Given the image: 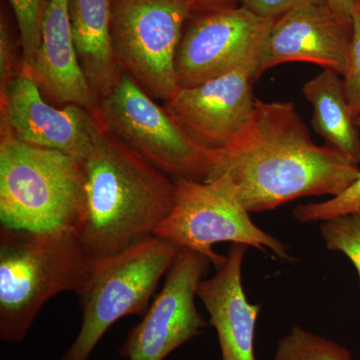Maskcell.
<instances>
[{"mask_svg": "<svg viewBox=\"0 0 360 360\" xmlns=\"http://www.w3.org/2000/svg\"><path fill=\"white\" fill-rule=\"evenodd\" d=\"M355 122L360 127V116ZM356 212H360V176L340 195L322 202L296 206L293 215L300 222H322Z\"/></svg>", "mask_w": 360, "mask_h": 360, "instance_id": "21", "label": "cell"}, {"mask_svg": "<svg viewBox=\"0 0 360 360\" xmlns=\"http://www.w3.org/2000/svg\"><path fill=\"white\" fill-rule=\"evenodd\" d=\"M111 2L70 0L78 59L97 101L115 89L123 75L111 44Z\"/></svg>", "mask_w": 360, "mask_h": 360, "instance_id": "16", "label": "cell"}, {"mask_svg": "<svg viewBox=\"0 0 360 360\" xmlns=\"http://www.w3.org/2000/svg\"><path fill=\"white\" fill-rule=\"evenodd\" d=\"M248 248L232 245L225 264L198 288L217 331L221 360H257L255 328L262 307L248 302L243 290L241 269Z\"/></svg>", "mask_w": 360, "mask_h": 360, "instance_id": "15", "label": "cell"}, {"mask_svg": "<svg viewBox=\"0 0 360 360\" xmlns=\"http://www.w3.org/2000/svg\"><path fill=\"white\" fill-rule=\"evenodd\" d=\"M181 248L153 236L122 252L94 260L79 296L82 322L61 360H89L99 341L127 315L143 316L160 281Z\"/></svg>", "mask_w": 360, "mask_h": 360, "instance_id": "5", "label": "cell"}, {"mask_svg": "<svg viewBox=\"0 0 360 360\" xmlns=\"http://www.w3.org/2000/svg\"><path fill=\"white\" fill-rule=\"evenodd\" d=\"M20 40L14 39L13 33L1 15L0 22V89H4L13 79L25 65Z\"/></svg>", "mask_w": 360, "mask_h": 360, "instance_id": "23", "label": "cell"}, {"mask_svg": "<svg viewBox=\"0 0 360 360\" xmlns=\"http://www.w3.org/2000/svg\"><path fill=\"white\" fill-rule=\"evenodd\" d=\"M240 1H241V4H243V2L245 1V0H240Z\"/></svg>", "mask_w": 360, "mask_h": 360, "instance_id": "27", "label": "cell"}, {"mask_svg": "<svg viewBox=\"0 0 360 360\" xmlns=\"http://www.w3.org/2000/svg\"><path fill=\"white\" fill-rule=\"evenodd\" d=\"M94 266L77 231L0 227V340H25L45 303L77 292Z\"/></svg>", "mask_w": 360, "mask_h": 360, "instance_id": "3", "label": "cell"}, {"mask_svg": "<svg viewBox=\"0 0 360 360\" xmlns=\"http://www.w3.org/2000/svg\"><path fill=\"white\" fill-rule=\"evenodd\" d=\"M257 60L205 84L179 89L162 108L202 148H224L243 129L255 108Z\"/></svg>", "mask_w": 360, "mask_h": 360, "instance_id": "12", "label": "cell"}, {"mask_svg": "<svg viewBox=\"0 0 360 360\" xmlns=\"http://www.w3.org/2000/svg\"><path fill=\"white\" fill-rule=\"evenodd\" d=\"M176 200L174 208L155 232L179 248H188L207 257L219 269L226 255H219L213 245L219 243L267 250L293 262L288 248L251 220L250 212L238 195V187L229 174L210 181L174 179Z\"/></svg>", "mask_w": 360, "mask_h": 360, "instance_id": "6", "label": "cell"}, {"mask_svg": "<svg viewBox=\"0 0 360 360\" xmlns=\"http://www.w3.org/2000/svg\"><path fill=\"white\" fill-rule=\"evenodd\" d=\"M196 15L240 6V0H193Z\"/></svg>", "mask_w": 360, "mask_h": 360, "instance_id": "26", "label": "cell"}, {"mask_svg": "<svg viewBox=\"0 0 360 360\" xmlns=\"http://www.w3.org/2000/svg\"><path fill=\"white\" fill-rule=\"evenodd\" d=\"M302 94L314 108L311 125L314 131L326 146L359 165V127L348 108L340 73L323 68L303 85Z\"/></svg>", "mask_w": 360, "mask_h": 360, "instance_id": "17", "label": "cell"}, {"mask_svg": "<svg viewBox=\"0 0 360 360\" xmlns=\"http://www.w3.org/2000/svg\"><path fill=\"white\" fill-rule=\"evenodd\" d=\"M342 82L348 108L356 122L360 116V0L352 15V44Z\"/></svg>", "mask_w": 360, "mask_h": 360, "instance_id": "22", "label": "cell"}, {"mask_svg": "<svg viewBox=\"0 0 360 360\" xmlns=\"http://www.w3.org/2000/svg\"><path fill=\"white\" fill-rule=\"evenodd\" d=\"M305 4H328V0H245L241 6L264 18H276Z\"/></svg>", "mask_w": 360, "mask_h": 360, "instance_id": "24", "label": "cell"}, {"mask_svg": "<svg viewBox=\"0 0 360 360\" xmlns=\"http://www.w3.org/2000/svg\"><path fill=\"white\" fill-rule=\"evenodd\" d=\"M352 27L343 25L328 4H305L274 20L258 58L257 79L288 63H309L340 73L347 70Z\"/></svg>", "mask_w": 360, "mask_h": 360, "instance_id": "13", "label": "cell"}, {"mask_svg": "<svg viewBox=\"0 0 360 360\" xmlns=\"http://www.w3.org/2000/svg\"><path fill=\"white\" fill-rule=\"evenodd\" d=\"M195 14L193 0H112L113 52L151 98L165 103L179 89L175 60L182 30Z\"/></svg>", "mask_w": 360, "mask_h": 360, "instance_id": "7", "label": "cell"}, {"mask_svg": "<svg viewBox=\"0 0 360 360\" xmlns=\"http://www.w3.org/2000/svg\"><path fill=\"white\" fill-rule=\"evenodd\" d=\"M96 112L104 129L172 179H210L217 151L196 143L127 73Z\"/></svg>", "mask_w": 360, "mask_h": 360, "instance_id": "8", "label": "cell"}, {"mask_svg": "<svg viewBox=\"0 0 360 360\" xmlns=\"http://www.w3.org/2000/svg\"><path fill=\"white\" fill-rule=\"evenodd\" d=\"M357 2L359 0H328V6L343 25L352 27V15Z\"/></svg>", "mask_w": 360, "mask_h": 360, "instance_id": "25", "label": "cell"}, {"mask_svg": "<svg viewBox=\"0 0 360 360\" xmlns=\"http://www.w3.org/2000/svg\"><path fill=\"white\" fill-rule=\"evenodd\" d=\"M321 232L328 250L340 251L354 264L360 283V212L322 221Z\"/></svg>", "mask_w": 360, "mask_h": 360, "instance_id": "19", "label": "cell"}, {"mask_svg": "<svg viewBox=\"0 0 360 360\" xmlns=\"http://www.w3.org/2000/svg\"><path fill=\"white\" fill-rule=\"evenodd\" d=\"M103 129L94 111L47 103L25 63L0 89V130L30 146L53 149L82 162Z\"/></svg>", "mask_w": 360, "mask_h": 360, "instance_id": "11", "label": "cell"}, {"mask_svg": "<svg viewBox=\"0 0 360 360\" xmlns=\"http://www.w3.org/2000/svg\"><path fill=\"white\" fill-rule=\"evenodd\" d=\"M215 151L207 181L229 174L250 212L276 210L304 196L335 198L360 176L359 165L347 155L315 143L291 103L255 99L243 129Z\"/></svg>", "mask_w": 360, "mask_h": 360, "instance_id": "1", "label": "cell"}, {"mask_svg": "<svg viewBox=\"0 0 360 360\" xmlns=\"http://www.w3.org/2000/svg\"><path fill=\"white\" fill-rule=\"evenodd\" d=\"M210 264L200 253L181 248L168 270L165 285L120 348L129 360H165L207 328L194 298Z\"/></svg>", "mask_w": 360, "mask_h": 360, "instance_id": "10", "label": "cell"}, {"mask_svg": "<svg viewBox=\"0 0 360 360\" xmlns=\"http://www.w3.org/2000/svg\"><path fill=\"white\" fill-rule=\"evenodd\" d=\"M82 172L84 207L77 234L94 260L153 238L174 208V179L104 127Z\"/></svg>", "mask_w": 360, "mask_h": 360, "instance_id": "2", "label": "cell"}, {"mask_svg": "<svg viewBox=\"0 0 360 360\" xmlns=\"http://www.w3.org/2000/svg\"><path fill=\"white\" fill-rule=\"evenodd\" d=\"M18 23L25 63L32 68L39 51L41 25L49 0H8Z\"/></svg>", "mask_w": 360, "mask_h": 360, "instance_id": "20", "label": "cell"}, {"mask_svg": "<svg viewBox=\"0 0 360 360\" xmlns=\"http://www.w3.org/2000/svg\"><path fill=\"white\" fill-rule=\"evenodd\" d=\"M274 360H352V356L338 342L293 326L277 343Z\"/></svg>", "mask_w": 360, "mask_h": 360, "instance_id": "18", "label": "cell"}, {"mask_svg": "<svg viewBox=\"0 0 360 360\" xmlns=\"http://www.w3.org/2000/svg\"><path fill=\"white\" fill-rule=\"evenodd\" d=\"M42 96L56 106L75 104L96 112V96L78 59L70 0H49L41 25L39 51L30 68Z\"/></svg>", "mask_w": 360, "mask_h": 360, "instance_id": "14", "label": "cell"}, {"mask_svg": "<svg viewBox=\"0 0 360 360\" xmlns=\"http://www.w3.org/2000/svg\"><path fill=\"white\" fill-rule=\"evenodd\" d=\"M276 18L245 6L200 14L182 37L175 60L177 85L189 89L257 60Z\"/></svg>", "mask_w": 360, "mask_h": 360, "instance_id": "9", "label": "cell"}, {"mask_svg": "<svg viewBox=\"0 0 360 360\" xmlns=\"http://www.w3.org/2000/svg\"><path fill=\"white\" fill-rule=\"evenodd\" d=\"M84 207L82 162L0 130V222L37 232L77 231Z\"/></svg>", "mask_w": 360, "mask_h": 360, "instance_id": "4", "label": "cell"}]
</instances>
